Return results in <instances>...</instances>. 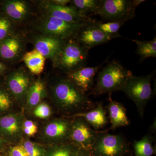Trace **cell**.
Returning <instances> with one entry per match:
<instances>
[{
  "instance_id": "26",
  "label": "cell",
  "mask_w": 156,
  "mask_h": 156,
  "mask_svg": "<svg viewBox=\"0 0 156 156\" xmlns=\"http://www.w3.org/2000/svg\"><path fill=\"white\" fill-rule=\"evenodd\" d=\"M125 22L122 21H112L103 23L95 21V25L105 33L112 37L114 38L121 37L119 31Z\"/></svg>"
},
{
  "instance_id": "7",
  "label": "cell",
  "mask_w": 156,
  "mask_h": 156,
  "mask_svg": "<svg viewBox=\"0 0 156 156\" xmlns=\"http://www.w3.org/2000/svg\"><path fill=\"white\" fill-rule=\"evenodd\" d=\"M98 132L92 129L83 119L75 117L72 122L69 141L80 149L90 152Z\"/></svg>"
},
{
  "instance_id": "21",
  "label": "cell",
  "mask_w": 156,
  "mask_h": 156,
  "mask_svg": "<svg viewBox=\"0 0 156 156\" xmlns=\"http://www.w3.org/2000/svg\"><path fill=\"white\" fill-rule=\"evenodd\" d=\"M23 61L30 71L35 75L41 74L44 67L45 58L36 49L24 54Z\"/></svg>"
},
{
  "instance_id": "33",
  "label": "cell",
  "mask_w": 156,
  "mask_h": 156,
  "mask_svg": "<svg viewBox=\"0 0 156 156\" xmlns=\"http://www.w3.org/2000/svg\"><path fill=\"white\" fill-rule=\"evenodd\" d=\"M51 2L58 6H66L68 3L71 2L69 0H54L51 1Z\"/></svg>"
},
{
  "instance_id": "34",
  "label": "cell",
  "mask_w": 156,
  "mask_h": 156,
  "mask_svg": "<svg viewBox=\"0 0 156 156\" xmlns=\"http://www.w3.org/2000/svg\"><path fill=\"white\" fill-rule=\"evenodd\" d=\"M77 156H92L89 152L88 151L80 149Z\"/></svg>"
},
{
  "instance_id": "36",
  "label": "cell",
  "mask_w": 156,
  "mask_h": 156,
  "mask_svg": "<svg viewBox=\"0 0 156 156\" xmlns=\"http://www.w3.org/2000/svg\"><path fill=\"white\" fill-rule=\"evenodd\" d=\"M5 69V67L4 65L0 62V73L4 71V70Z\"/></svg>"
},
{
  "instance_id": "31",
  "label": "cell",
  "mask_w": 156,
  "mask_h": 156,
  "mask_svg": "<svg viewBox=\"0 0 156 156\" xmlns=\"http://www.w3.org/2000/svg\"><path fill=\"white\" fill-rule=\"evenodd\" d=\"M23 131L27 136H33L37 131V127L33 121L27 120L23 124Z\"/></svg>"
},
{
  "instance_id": "35",
  "label": "cell",
  "mask_w": 156,
  "mask_h": 156,
  "mask_svg": "<svg viewBox=\"0 0 156 156\" xmlns=\"http://www.w3.org/2000/svg\"><path fill=\"white\" fill-rule=\"evenodd\" d=\"M144 2H145L144 0H133L132 1V3L134 8L136 9L140 5Z\"/></svg>"
},
{
  "instance_id": "9",
  "label": "cell",
  "mask_w": 156,
  "mask_h": 156,
  "mask_svg": "<svg viewBox=\"0 0 156 156\" xmlns=\"http://www.w3.org/2000/svg\"><path fill=\"white\" fill-rule=\"evenodd\" d=\"M95 20L87 23L80 29L77 41L89 49L107 43L114 37L105 33L95 25Z\"/></svg>"
},
{
  "instance_id": "12",
  "label": "cell",
  "mask_w": 156,
  "mask_h": 156,
  "mask_svg": "<svg viewBox=\"0 0 156 156\" xmlns=\"http://www.w3.org/2000/svg\"><path fill=\"white\" fill-rule=\"evenodd\" d=\"M46 9L50 16L70 23H81L93 20L84 15L73 6H61L50 2L46 5Z\"/></svg>"
},
{
  "instance_id": "1",
  "label": "cell",
  "mask_w": 156,
  "mask_h": 156,
  "mask_svg": "<svg viewBox=\"0 0 156 156\" xmlns=\"http://www.w3.org/2000/svg\"><path fill=\"white\" fill-rule=\"evenodd\" d=\"M52 94L57 108L70 116L88 111L95 106L86 94L67 78L57 80L52 89Z\"/></svg>"
},
{
  "instance_id": "19",
  "label": "cell",
  "mask_w": 156,
  "mask_h": 156,
  "mask_svg": "<svg viewBox=\"0 0 156 156\" xmlns=\"http://www.w3.org/2000/svg\"><path fill=\"white\" fill-rule=\"evenodd\" d=\"M3 7L6 14L14 20H22L28 13V6L23 1H7L3 4Z\"/></svg>"
},
{
  "instance_id": "30",
  "label": "cell",
  "mask_w": 156,
  "mask_h": 156,
  "mask_svg": "<svg viewBox=\"0 0 156 156\" xmlns=\"http://www.w3.org/2000/svg\"><path fill=\"white\" fill-rule=\"evenodd\" d=\"M12 102L10 96L7 92L0 88V112L8 110Z\"/></svg>"
},
{
  "instance_id": "22",
  "label": "cell",
  "mask_w": 156,
  "mask_h": 156,
  "mask_svg": "<svg viewBox=\"0 0 156 156\" xmlns=\"http://www.w3.org/2000/svg\"><path fill=\"white\" fill-rule=\"evenodd\" d=\"M137 46L136 53L140 57V61L150 57H156V37L150 41L131 40Z\"/></svg>"
},
{
  "instance_id": "2",
  "label": "cell",
  "mask_w": 156,
  "mask_h": 156,
  "mask_svg": "<svg viewBox=\"0 0 156 156\" xmlns=\"http://www.w3.org/2000/svg\"><path fill=\"white\" fill-rule=\"evenodd\" d=\"M132 75L131 71L126 69L119 62H110L98 73L96 83L90 92L99 95L122 91Z\"/></svg>"
},
{
  "instance_id": "6",
  "label": "cell",
  "mask_w": 156,
  "mask_h": 156,
  "mask_svg": "<svg viewBox=\"0 0 156 156\" xmlns=\"http://www.w3.org/2000/svg\"><path fill=\"white\" fill-rule=\"evenodd\" d=\"M135 10L131 0H100L95 15L108 21L126 22L134 17Z\"/></svg>"
},
{
  "instance_id": "14",
  "label": "cell",
  "mask_w": 156,
  "mask_h": 156,
  "mask_svg": "<svg viewBox=\"0 0 156 156\" xmlns=\"http://www.w3.org/2000/svg\"><path fill=\"white\" fill-rule=\"evenodd\" d=\"M7 85L12 95L17 99L27 96L30 86V80L27 74L20 71L12 73L7 80Z\"/></svg>"
},
{
  "instance_id": "28",
  "label": "cell",
  "mask_w": 156,
  "mask_h": 156,
  "mask_svg": "<svg viewBox=\"0 0 156 156\" xmlns=\"http://www.w3.org/2000/svg\"><path fill=\"white\" fill-rule=\"evenodd\" d=\"M22 146L28 156H41V151L37 144L30 141L23 143Z\"/></svg>"
},
{
  "instance_id": "24",
  "label": "cell",
  "mask_w": 156,
  "mask_h": 156,
  "mask_svg": "<svg viewBox=\"0 0 156 156\" xmlns=\"http://www.w3.org/2000/svg\"><path fill=\"white\" fill-rule=\"evenodd\" d=\"M100 2V0H74L71 2L73 7L82 14L89 17L96 14Z\"/></svg>"
},
{
  "instance_id": "32",
  "label": "cell",
  "mask_w": 156,
  "mask_h": 156,
  "mask_svg": "<svg viewBox=\"0 0 156 156\" xmlns=\"http://www.w3.org/2000/svg\"><path fill=\"white\" fill-rule=\"evenodd\" d=\"M10 156H28L22 146H16L11 149Z\"/></svg>"
},
{
  "instance_id": "27",
  "label": "cell",
  "mask_w": 156,
  "mask_h": 156,
  "mask_svg": "<svg viewBox=\"0 0 156 156\" xmlns=\"http://www.w3.org/2000/svg\"><path fill=\"white\" fill-rule=\"evenodd\" d=\"M12 26L11 20L8 17L0 15V41L9 37Z\"/></svg>"
},
{
  "instance_id": "29",
  "label": "cell",
  "mask_w": 156,
  "mask_h": 156,
  "mask_svg": "<svg viewBox=\"0 0 156 156\" xmlns=\"http://www.w3.org/2000/svg\"><path fill=\"white\" fill-rule=\"evenodd\" d=\"M34 114L36 117L40 119H46L51 115V109L47 104H40L35 109Z\"/></svg>"
},
{
  "instance_id": "18",
  "label": "cell",
  "mask_w": 156,
  "mask_h": 156,
  "mask_svg": "<svg viewBox=\"0 0 156 156\" xmlns=\"http://www.w3.org/2000/svg\"><path fill=\"white\" fill-rule=\"evenodd\" d=\"M22 49L20 41L14 37H8L0 41V57L6 60L17 57Z\"/></svg>"
},
{
  "instance_id": "10",
  "label": "cell",
  "mask_w": 156,
  "mask_h": 156,
  "mask_svg": "<svg viewBox=\"0 0 156 156\" xmlns=\"http://www.w3.org/2000/svg\"><path fill=\"white\" fill-rule=\"evenodd\" d=\"M72 122V120L65 118L53 120L45 127V137L55 144L69 141Z\"/></svg>"
},
{
  "instance_id": "16",
  "label": "cell",
  "mask_w": 156,
  "mask_h": 156,
  "mask_svg": "<svg viewBox=\"0 0 156 156\" xmlns=\"http://www.w3.org/2000/svg\"><path fill=\"white\" fill-rule=\"evenodd\" d=\"M110 99L106 106L111 124L110 129L115 130L119 127L129 126L130 121L125 107L120 102Z\"/></svg>"
},
{
  "instance_id": "25",
  "label": "cell",
  "mask_w": 156,
  "mask_h": 156,
  "mask_svg": "<svg viewBox=\"0 0 156 156\" xmlns=\"http://www.w3.org/2000/svg\"><path fill=\"white\" fill-rule=\"evenodd\" d=\"M80 150L70 141L55 144L50 156H77Z\"/></svg>"
},
{
  "instance_id": "11",
  "label": "cell",
  "mask_w": 156,
  "mask_h": 156,
  "mask_svg": "<svg viewBox=\"0 0 156 156\" xmlns=\"http://www.w3.org/2000/svg\"><path fill=\"white\" fill-rule=\"evenodd\" d=\"M102 66L101 64L93 67L81 68L68 73L67 79L86 94L87 92H91L95 86L94 77Z\"/></svg>"
},
{
  "instance_id": "13",
  "label": "cell",
  "mask_w": 156,
  "mask_h": 156,
  "mask_svg": "<svg viewBox=\"0 0 156 156\" xmlns=\"http://www.w3.org/2000/svg\"><path fill=\"white\" fill-rule=\"evenodd\" d=\"M65 43L64 40L46 35L39 37L35 40V49L45 58L57 60Z\"/></svg>"
},
{
  "instance_id": "17",
  "label": "cell",
  "mask_w": 156,
  "mask_h": 156,
  "mask_svg": "<svg viewBox=\"0 0 156 156\" xmlns=\"http://www.w3.org/2000/svg\"><path fill=\"white\" fill-rule=\"evenodd\" d=\"M21 117L17 115H7L0 119V131L10 138H17L23 131Z\"/></svg>"
},
{
  "instance_id": "20",
  "label": "cell",
  "mask_w": 156,
  "mask_h": 156,
  "mask_svg": "<svg viewBox=\"0 0 156 156\" xmlns=\"http://www.w3.org/2000/svg\"><path fill=\"white\" fill-rule=\"evenodd\" d=\"M154 140V136L151 133L146 134L139 140H134L132 144L134 156H152L155 154Z\"/></svg>"
},
{
  "instance_id": "8",
  "label": "cell",
  "mask_w": 156,
  "mask_h": 156,
  "mask_svg": "<svg viewBox=\"0 0 156 156\" xmlns=\"http://www.w3.org/2000/svg\"><path fill=\"white\" fill-rule=\"evenodd\" d=\"M87 23H70L49 16L41 23L40 29L46 35L65 40L76 36Z\"/></svg>"
},
{
  "instance_id": "23",
  "label": "cell",
  "mask_w": 156,
  "mask_h": 156,
  "mask_svg": "<svg viewBox=\"0 0 156 156\" xmlns=\"http://www.w3.org/2000/svg\"><path fill=\"white\" fill-rule=\"evenodd\" d=\"M45 92V85L43 82L39 80L35 82L30 87L27 96L29 106L33 108L37 106L44 95Z\"/></svg>"
},
{
  "instance_id": "5",
  "label": "cell",
  "mask_w": 156,
  "mask_h": 156,
  "mask_svg": "<svg viewBox=\"0 0 156 156\" xmlns=\"http://www.w3.org/2000/svg\"><path fill=\"white\" fill-rule=\"evenodd\" d=\"M90 49L70 39L65 43L57 61L60 68L69 73L85 67Z\"/></svg>"
},
{
  "instance_id": "3",
  "label": "cell",
  "mask_w": 156,
  "mask_h": 156,
  "mask_svg": "<svg viewBox=\"0 0 156 156\" xmlns=\"http://www.w3.org/2000/svg\"><path fill=\"white\" fill-rule=\"evenodd\" d=\"M152 74L143 76L133 75L127 81L122 91L133 101L140 116L143 117L146 106L153 96L151 87Z\"/></svg>"
},
{
  "instance_id": "15",
  "label": "cell",
  "mask_w": 156,
  "mask_h": 156,
  "mask_svg": "<svg viewBox=\"0 0 156 156\" xmlns=\"http://www.w3.org/2000/svg\"><path fill=\"white\" fill-rule=\"evenodd\" d=\"M70 117L82 118L95 130L103 128L107 124L108 121L106 111L103 107V104L101 102H97L95 107L92 109L73 115Z\"/></svg>"
},
{
  "instance_id": "4",
  "label": "cell",
  "mask_w": 156,
  "mask_h": 156,
  "mask_svg": "<svg viewBox=\"0 0 156 156\" xmlns=\"http://www.w3.org/2000/svg\"><path fill=\"white\" fill-rule=\"evenodd\" d=\"M130 152L122 135L110 134L105 130L99 131L90 153L92 156H126Z\"/></svg>"
}]
</instances>
